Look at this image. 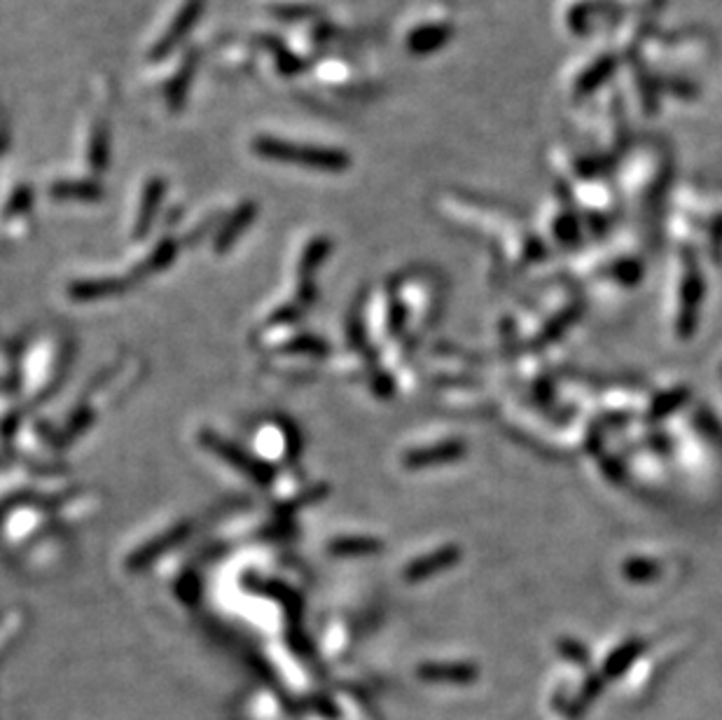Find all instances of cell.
<instances>
[{
	"mask_svg": "<svg viewBox=\"0 0 722 720\" xmlns=\"http://www.w3.org/2000/svg\"><path fill=\"white\" fill-rule=\"evenodd\" d=\"M199 13H202V0H192V3H187V5L183 7V13L178 14L176 22H173V29L166 30V36L157 42V48H154L152 52V59H160V56L171 52L178 42L187 36V30L192 29V24L196 22Z\"/></svg>",
	"mask_w": 722,
	"mask_h": 720,
	"instance_id": "2",
	"label": "cell"
},
{
	"mask_svg": "<svg viewBox=\"0 0 722 720\" xmlns=\"http://www.w3.org/2000/svg\"><path fill=\"white\" fill-rule=\"evenodd\" d=\"M640 646H627V648H622L620 653H615L613 657H610L608 662V673L610 676H615V673H622L624 669L629 667V662L634 660L636 655H639Z\"/></svg>",
	"mask_w": 722,
	"mask_h": 720,
	"instance_id": "4",
	"label": "cell"
},
{
	"mask_svg": "<svg viewBox=\"0 0 722 720\" xmlns=\"http://www.w3.org/2000/svg\"><path fill=\"white\" fill-rule=\"evenodd\" d=\"M253 148L257 155L266 157V160H279L311 169H326V171H337V169H344L349 164L346 155L339 152V150L285 143V141H276V138H257Z\"/></svg>",
	"mask_w": 722,
	"mask_h": 720,
	"instance_id": "1",
	"label": "cell"
},
{
	"mask_svg": "<svg viewBox=\"0 0 722 720\" xmlns=\"http://www.w3.org/2000/svg\"><path fill=\"white\" fill-rule=\"evenodd\" d=\"M423 676L435 681H449V683H470L474 679L473 667H438V669H426Z\"/></svg>",
	"mask_w": 722,
	"mask_h": 720,
	"instance_id": "3",
	"label": "cell"
}]
</instances>
